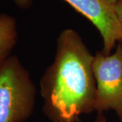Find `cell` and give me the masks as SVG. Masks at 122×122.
<instances>
[{
    "label": "cell",
    "mask_w": 122,
    "mask_h": 122,
    "mask_svg": "<svg viewBox=\"0 0 122 122\" xmlns=\"http://www.w3.org/2000/svg\"><path fill=\"white\" fill-rule=\"evenodd\" d=\"M95 122H107V119L103 114H98L96 117Z\"/></svg>",
    "instance_id": "cell-7"
},
{
    "label": "cell",
    "mask_w": 122,
    "mask_h": 122,
    "mask_svg": "<svg viewBox=\"0 0 122 122\" xmlns=\"http://www.w3.org/2000/svg\"><path fill=\"white\" fill-rule=\"evenodd\" d=\"M108 3H109L110 4L113 5H114L116 3H117V1L118 0H106Z\"/></svg>",
    "instance_id": "cell-8"
},
{
    "label": "cell",
    "mask_w": 122,
    "mask_h": 122,
    "mask_svg": "<svg viewBox=\"0 0 122 122\" xmlns=\"http://www.w3.org/2000/svg\"><path fill=\"white\" fill-rule=\"evenodd\" d=\"M96 83L94 111H113L122 122V44L113 54L96 52L93 61Z\"/></svg>",
    "instance_id": "cell-3"
},
{
    "label": "cell",
    "mask_w": 122,
    "mask_h": 122,
    "mask_svg": "<svg viewBox=\"0 0 122 122\" xmlns=\"http://www.w3.org/2000/svg\"><path fill=\"white\" fill-rule=\"evenodd\" d=\"M37 89L19 58L0 62V122H25L35 109Z\"/></svg>",
    "instance_id": "cell-2"
},
{
    "label": "cell",
    "mask_w": 122,
    "mask_h": 122,
    "mask_svg": "<svg viewBox=\"0 0 122 122\" xmlns=\"http://www.w3.org/2000/svg\"><path fill=\"white\" fill-rule=\"evenodd\" d=\"M17 24L15 18L0 14V62L11 56L18 42Z\"/></svg>",
    "instance_id": "cell-5"
},
{
    "label": "cell",
    "mask_w": 122,
    "mask_h": 122,
    "mask_svg": "<svg viewBox=\"0 0 122 122\" xmlns=\"http://www.w3.org/2000/svg\"><path fill=\"white\" fill-rule=\"evenodd\" d=\"M118 43H120L121 44H122V35H121V37H120L119 41V42H118Z\"/></svg>",
    "instance_id": "cell-9"
},
{
    "label": "cell",
    "mask_w": 122,
    "mask_h": 122,
    "mask_svg": "<svg viewBox=\"0 0 122 122\" xmlns=\"http://www.w3.org/2000/svg\"><path fill=\"white\" fill-rule=\"evenodd\" d=\"M88 19L99 31L103 41L102 52L109 54L119 41L122 24L114 5L106 0H63ZM21 8L29 7L31 0H14Z\"/></svg>",
    "instance_id": "cell-4"
},
{
    "label": "cell",
    "mask_w": 122,
    "mask_h": 122,
    "mask_svg": "<svg viewBox=\"0 0 122 122\" xmlns=\"http://www.w3.org/2000/svg\"><path fill=\"white\" fill-rule=\"evenodd\" d=\"M94 58L75 30L60 33L54 60L40 81L43 111L52 122H79L81 115L94 111Z\"/></svg>",
    "instance_id": "cell-1"
},
{
    "label": "cell",
    "mask_w": 122,
    "mask_h": 122,
    "mask_svg": "<svg viewBox=\"0 0 122 122\" xmlns=\"http://www.w3.org/2000/svg\"><path fill=\"white\" fill-rule=\"evenodd\" d=\"M114 8L119 21L122 24V0H118L117 3L114 5Z\"/></svg>",
    "instance_id": "cell-6"
}]
</instances>
